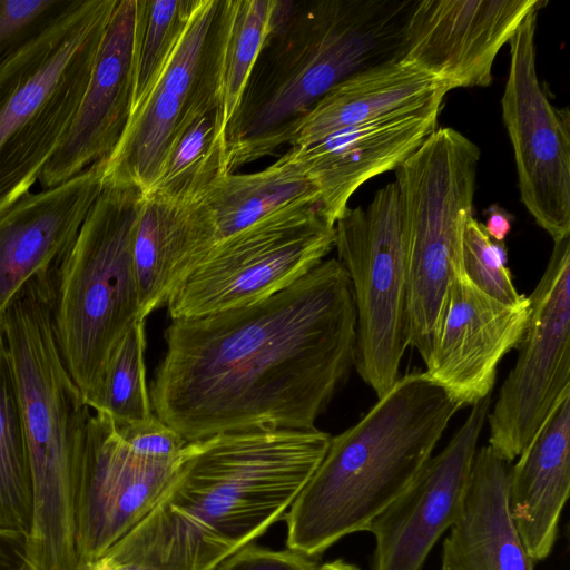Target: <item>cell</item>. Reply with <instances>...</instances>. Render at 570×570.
<instances>
[{
  "label": "cell",
  "instance_id": "cell-9",
  "mask_svg": "<svg viewBox=\"0 0 570 570\" xmlns=\"http://www.w3.org/2000/svg\"><path fill=\"white\" fill-rule=\"evenodd\" d=\"M334 247L356 312L354 366L381 397L400 377L409 344V264L395 183L334 224Z\"/></svg>",
  "mask_w": 570,
  "mask_h": 570
},
{
  "label": "cell",
  "instance_id": "cell-2",
  "mask_svg": "<svg viewBox=\"0 0 570 570\" xmlns=\"http://www.w3.org/2000/svg\"><path fill=\"white\" fill-rule=\"evenodd\" d=\"M330 441L313 428L189 442L153 510L102 556L150 570H215L286 514Z\"/></svg>",
  "mask_w": 570,
  "mask_h": 570
},
{
  "label": "cell",
  "instance_id": "cell-19",
  "mask_svg": "<svg viewBox=\"0 0 570 570\" xmlns=\"http://www.w3.org/2000/svg\"><path fill=\"white\" fill-rule=\"evenodd\" d=\"M136 0H117L81 102L39 181L58 186L107 158L120 140L132 107Z\"/></svg>",
  "mask_w": 570,
  "mask_h": 570
},
{
  "label": "cell",
  "instance_id": "cell-20",
  "mask_svg": "<svg viewBox=\"0 0 570 570\" xmlns=\"http://www.w3.org/2000/svg\"><path fill=\"white\" fill-rule=\"evenodd\" d=\"M106 158L0 214V318L36 275L59 267L104 188Z\"/></svg>",
  "mask_w": 570,
  "mask_h": 570
},
{
  "label": "cell",
  "instance_id": "cell-21",
  "mask_svg": "<svg viewBox=\"0 0 570 570\" xmlns=\"http://www.w3.org/2000/svg\"><path fill=\"white\" fill-rule=\"evenodd\" d=\"M510 466L509 509L533 562L552 551L570 491V392L553 406Z\"/></svg>",
  "mask_w": 570,
  "mask_h": 570
},
{
  "label": "cell",
  "instance_id": "cell-10",
  "mask_svg": "<svg viewBox=\"0 0 570 570\" xmlns=\"http://www.w3.org/2000/svg\"><path fill=\"white\" fill-rule=\"evenodd\" d=\"M334 248L316 205L279 212L217 243L167 301L170 320L265 299L303 277Z\"/></svg>",
  "mask_w": 570,
  "mask_h": 570
},
{
  "label": "cell",
  "instance_id": "cell-26",
  "mask_svg": "<svg viewBox=\"0 0 570 570\" xmlns=\"http://www.w3.org/2000/svg\"><path fill=\"white\" fill-rule=\"evenodd\" d=\"M226 129L220 104L194 118L169 146L155 181L144 195L174 206L198 203L232 173Z\"/></svg>",
  "mask_w": 570,
  "mask_h": 570
},
{
  "label": "cell",
  "instance_id": "cell-29",
  "mask_svg": "<svg viewBox=\"0 0 570 570\" xmlns=\"http://www.w3.org/2000/svg\"><path fill=\"white\" fill-rule=\"evenodd\" d=\"M275 0H228L220 62V102L233 119L268 30Z\"/></svg>",
  "mask_w": 570,
  "mask_h": 570
},
{
  "label": "cell",
  "instance_id": "cell-34",
  "mask_svg": "<svg viewBox=\"0 0 570 570\" xmlns=\"http://www.w3.org/2000/svg\"><path fill=\"white\" fill-rule=\"evenodd\" d=\"M315 558L301 552L272 550L248 543L226 558L215 570H318Z\"/></svg>",
  "mask_w": 570,
  "mask_h": 570
},
{
  "label": "cell",
  "instance_id": "cell-14",
  "mask_svg": "<svg viewBox=\"0 0 570 570\" xmlns=\"http://www.w3.org/2000/svg\"><path fill=\"white\" fill-rule=\"evenodd\" d=\"M180 460L141 459L128 449L107 414L90 416L76 511L80 570H87L153 510Z\"/></svg>",
  "mask_w": 570,
  "mask_h": 570
},
{
  "label": "cell",
  "instance_id": "cell-31",
  "mask_svg": "<svg viewBox=\"0 0 570 570\" xmlns=\"http://www.w3.org/2000/svg\"><path fill=\"white\" fill-rule=\"evenodd\" d=\"M503 243L492 240L483 224L473 216L468 220L462 244V269L468 279L481 292L507 304L519 305L527 299L515 288L505 265Z\"/></svg>",
  "mask_w": 570,
  "mask_h": 570
},
{
  "label": "cell",
  "instance_id": "cell-17",
  "mask_svg": "<svg viewBox=\"0 0 570 570\" xmlns=\"http://www.w3.org/2000/svg\"><path fill=\"white\" fill-rule=\"evenodd\" d=\"M528 320V296L519 305L503 304L459 271L424 373L461 407L472 406L491 394L498 365L519 347Z\"/></svg>",
  "mask_w": 570,
  "mask_h": 570
},
{
  "label": "cell",
  "instance_id": "cell-25",
  "mask_svg": "<svg viewBox=\"0 0 570 570\" xmlns=\"http://www.w3.org/2000/svg\"><path fill=\"white\" fill-rule=\"evenodd\" d=\"M317 202L315 186L285 153L263 170L226 175L195 205L216 245L279 212Z\"/></svg>",
  "mask_w": 570,
  "mask_h": 570
},
{
  "label": "cell",
  "instance_id": "cell-38",
  "mask_svg": "<svg viewBox=\"0 0 570 570\" xmlns=\"http://www.w3.org/2000/svg\"><path fill=\"white\" fill-rule=\"evenodd\" d=\"M318 570H361L355 564L348 563L344 560L337 559L331 562L321 564Z\"/></svg>",
  "mask_w": 570,
  "mask_h": 570
},
{
  "label": "cell",
  "instance_id": "cell-3",
  "mask_svg": "<svg viewBox=\"0 0 570 570\" xmlns=\"http://www.w3.org/2000/svg\"><path fill=\"white\" fill-rule=\"evenodd\" d=\"M414 0H275L268 30L226 138L233 173L288 144L333 87L402 58Z\"/></svg>",
  "mask_w": 570,
  "mask_h": 570
},
{
  "label": "cell",
  "instance_id": "cell-15",
  "mask_svg": "<svg viewBox=\"0 0 570 570\" xmlns=\"http://www.w3.org/2000/svg\"><path fill=\"white\" fill-rule=\"evenodd\" d=\"M491 394L472 405L448 444L367 530L375 540L371 570H421L439 538L458 520L468 492Z\"/></svg>",
  "mask_w": 570,
  "mask_h": 570
},
{
  "label": "cell",
  "instance_id": "cell-35",
  "mask_svg": "<svg viewBox=\"0 0 570 570\" xmlns=\"http://www.w3.org/2000/svg\"><path fill=\"white\" fill-rule=\"evenodd\" d=\"M0 570H28L24 534L0 529Z\"/></svg>",
  "mask_w": 570,
  "mask_h": 570
},
{
  "label": "cell",
  "instance_id": "cell-7",
  "mask_svg": "<svg viewBox=\"0 0 570 570\" xmlns=\"http://www.w3.org/2000/svg\"><path fill=\"white\" fill-rule=\"evenodd\" d=\"M117 0H81L0 72V214L26 194L86 91Z\"/></svg>",
  "mask_w": 570,
  "mask_h": 570
},
{
  "label": "cell",
  "instance_id": "cell-12",
  "mask_svg": "<svg viewBox=\"0 0 570 570\" xmlns=\"http://www.w3.org/2000/svg\"><path fill=\"white\" fill-rule=\"evenodd\" d=\"M528 299L529 320L517 362L487 416L488 445L509 463L570 392V236L553 242Z\"/></svg>",
  "mask_w": 570,
  "mask_h": 570
},
{
  "label": "cell",
  "instance_id": "cell-1",
  "mask_svg": "<svg viewBox=\"0 0 570 570\" xmlns=\"http://www.w3.org/2000/svg\"><path fill=\"white\" fill-rule=\"evenodd\" d=\"M149 389L154 414L194 442L315 428L354 366L356 312L337 258L259 302L171 320Z\"/></svg>",
  "mask_w": 570,
  "mask_h": 570
},
{
  "label": "cell",
  "instance_id": "cell-22",
  "mask_svg": "<svg viewBox=\"0 0 570 570\" xmlns=\"http://www.w3.org/2000/svg\"><path fill=\"white\" fill-rule=\"evenodd\" d=\"M510 466L489 445L476 450L462 511L442 546L449 570H534L509 509Z\"/></svg>",
  "mask_w": 570,
  "mask_h": 570
},
{
  "label": "cell",
  "instance_id": "cell-23",
  "mask_svg": "<svg viewBox=\"0 0 570 570\" xmlns=\"http://www.w3.org/2000/svg\"><path fill=\"white\" fill-rule=\"evenodd\" d=\"M449 91L434 75L402 59L391 60L333 87L294 126L288 144L307 145L336 130L444 98Z\"/></svg>",
  "mask_w": 570,
  "mask_h": 570
},
{
  "label": "cell",
  "instance_id": "cell-18",
  "mask_svg": "<svg viewBox=\"0 0 570 570\" xmlns=\"http://www.w3.org/2000/svg\"><path fill=\"white\" fill-rule=\"evenodd\" d=\"M444 98L336 130L287 151L315 186L317 209L332 226L367 180L394 170L438 128Z\"/></svg>",
  "mask_w": 570,
  "mask_h": 570
},
{
  "label": "cell",
  "instance_id": "cell-36",
  "mask_svg": "<svg viewBox=\"0 0 570 570\" xmlns=\"http://www.w3.org/2000/svg\"><path fill=\"white\" fill-rule=\"evenodd\" d=\"M511 216L507 210L499 205H492L483 227L492 240L503 243L511 230Z\"/></svg>",
  "mask_w": 570,
  "mask_h": 570
},
{
  "label": "cell",
  "instance_id": "cell-16",
  "mask_svg": "<svg viewBox=\"0 0 570 570\" xmlns=\"http://www.w3.org/2000/svg\"><path fill=\"white\" fill-rule=\"evenodd\" d=\"M547 0H414L402 60L441 79L449 90L488 87L501 48Z\"/></svg>",
  "mask_w": 570,
  "mask_h": 570
},
{
  "label": "cell",
  "instance_id": "cell-28",
  "mask_svg": "<svg viewBox=\"0 0 570 570\" xmlns=\"http://www.w3.org/2000/svg\"><path fill=\"white\" fill-rule=\"evenodd\" d=\"M198 1L136 0L131 114L164 72Z\"/></svg>",
  "mask_w": 570,
  "mask_h": 570
},
{
  "label": "cell",
  "instance_id": "cell-27",
  "mask_svg": "<svg viewBox=\"0 0 570 570\" xmlns=\"http://www.w3.org/2000/svg\"><path fill=\"white\" fill-rule=\"evenodd\" d=\"M32 487L20 404L0 330V529L28 534Z\"/></svg>",
  "mask_w": 570,
  "mask_h": 570
},
{
  "label": "cell",
  "instance_id": "cell-39",
  "mask_svg": "<svg viewBox=\"0 0 570 570\" xmlns=\"http://www.w3.org/2000/svg\"><path fill=\"white\" fill-rule=\"evenodd\" d=\"M440 570H449V569L441 564Z\"/></svg>",
  "mask_w": 570,
  "mask_h": 570
},
{
  "label": "cell",
  "instance_id": "cell-30",
  "mask_svg": "<svg viewBox=\"0 0 570 570\" xmlns=\"http://www.w3.org/2000/svg\"><path fill=\"white\" fill-rule=\"evenodd\" d=\"M145 347V320H139L116 348L99 393L90 405L116 424L139 422L154 415L146 383Z\"/></svg>",
  "mask_w": 570,
  "mask_h": 570
},
{
  "label": "cell",
  "instance_id": "cell-5",
  "mask_svg": "<svg viewBox=\"0 0 570 570\" xmlns=\"http://www.w3.org/2000/svg\"><path fill=\"white\" fill-rule=\"evenodd\" d=\"M57 268L32 277L0 318L27 442L32 517L26 535L28 570H80L76 511L89 406L57 343Z\"/></svg>",
  "mask_w": 570,
  "mask_h": 570
},
{
  "label": "cell",
  "instance_id": "cell-13",
  "mask_svg": "<svg viewBox=\"0 0 570 570\" xmlns=\"http://www.w3.org/2000/svg\"><path fill=\"white\" fill-rule=\"evenodd\" d=\"M538 12L529 13L509 41L501 110L521 202L556 242L570 236V111L552 104L538 76Z\"/></svg>",
  "mask_w": 570,
  "mask_h": 570
},
{
  "label": "cell",
  "instance_id": "cell-8",
  "mask_svg": "<svg viewBox=\"0 0 570 570\" xmlns=\"http://www.w3.org/2000/svg\"><path fill=\"white\" fill-rule=\"evenodd\" d=\"M480 148L451 127L436 128L395 171L409 264V344L425 363L449 288L462 269Z\"/></svg>",
  "mask_w": 570,
  "mask_h": 570
},
{
  "label": "cell",
  "instance_id": "cell-24",
  "mask_svg": "<svg viewBox=\"0 0 570 570\" xmlns=\"http://www.w3.org/2000/svg\"><path fill=\"white\" fill-rule=\"evenodd\" d=\"M214 245L195 204L174 206L144 195L132 244L144 320L167 303Z\"/></svg>",
  "mask_w": 570,
  "mask_h": 570
},
{
  "label": "cell",
  "instance_id": "cell-33",
  "mask_svg": "<svg viewBox=\"0 0 570 570\" xmlns=\"http://www.w3.org/2000/svg\"><path fill=\"white\" fill-rule=\"evenodd\" d=\"M115 425L128 449L137 456L149 461H178L189 443L155 414L144 421Z\"/></svg>",
  "mask_w": 570,
  "mask_h": 570
},
{
  "label": "cell",
  "instance_id": "cell-37",
  "mask_svg": "<svg viewBox=\"0 0 570 570\" xmlns=\"http://www.w3.org/2000/svg\"><path fill=\"white\" fill-rule=\"evenodd\" d=\"M87 570H150L139 564L126 561H118L101 556Z\"/></svg>",
  "mask_w": 570,
  "mask_h": 570
},
{
  "label": "cell",
  "instance_id": "cell-32",
  "mask_svg": "<svg viewBox=\"0 0 570 570\" xmlns=\"http://www.w3.org/2000/svg\"><path fill=\"white\" fill-rule=\"evenodd\" d=\"M81 0H0V72L27 46L69 16Z\"/></svg>",
  "mask_w": 570,
  "mask_h": 570
},
{
  "label": "cell",
  "instance_id": "cell-6",
  "mask_svg": "<svg viewBox=\"0 0 570 570\" xmlns=\"http://www.w3.org/2000/svg\"><path fill=\"white\" fill-rule=\"evenodd\" d=\"M142 200L136 186L105 185L57 269L56 338L89 407L116 348L144 320L132 256Z\"/></svg>",
  "mask_w": 570,
  "mask_h": 570
},
{
  "label": "cell",
  "instance_id": "cell-4",
  "mask_svg": "<svg viewBox=\"0 0 570 570\" xmlns=\"http://www.w3.org/2000/svg\"><path fill=\"white\" fill-rule=\"evenodd\" d=\"M461 406L424 372L399 377L327 451L284 515L287 549L316 558L417 479Z\"/></svg>",
  "mask_w": 570,
  "mask_h": 570
},
{
  "label": "cell",
  "instance_id": "cell-11",
  "mask_svg": "<svg viewBox=\"0 0 570 570\" xmlns=\"http://www.w3.org/2000/svg\"><path fill=\"white\" fill-rule=\"evenodd\" d=\"M228 0H199L160 78L106 158L105 185L145 194L167 150L198 115L222 105L220 62Z\"/></svg>",
  "mask_w": 570,
  "mask_h": 570
}]
</instances>
